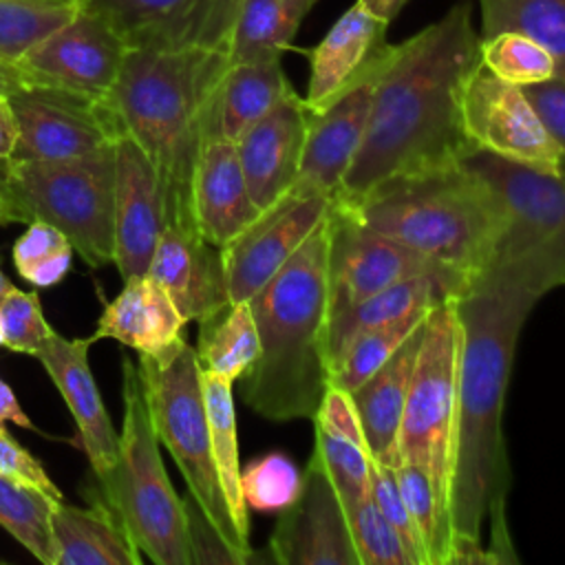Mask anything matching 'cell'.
I'll use <instances>...</instances> for the list:
<instances>
[{
  "label": "cell",
  "mask_w": 565,
  "mask_h": 565,
  "mask_svg": "<svg viewBox=\"0 0 565 565\" xmlns=\"http://www.w3.org/2000/svg\"><path fill=\"white\" fill-rule=\"evenodd\" d=\"M477 64L479 33L463 2L393 44L375 77L362 143L335 199L355 201L391 179L461 161L472 150L461 95Z\"/></svg>",
  "instance_id": "obj_1"
},
{
  "label": "cell",
  "mask_w": 565,
  "mask_h": 565,
  "mask_svg": "<svg viewBox=\"0 0 565 565\" xmlns=\"http://www.w3.org/2000/svg\"><path fill=\"white\" fill-rule=\"evenodd\" d=\"M455 302L459 362L450 479L452 539L483 543L486 530V547L497 563H519L505 519L512 475L501 419L516 342L539 300L516 289L477 285L455 296Z\"/></svg>",
  "instance_id": "obj_2"
},
{
  "label": "cell",
  "mask_w": 565,
  "mask_h": 565,
  "mask_svg": "<svg viewBox=\"0 0 565 565\" xmlns=\"http://www.w3.org/2000/svg\"><path fill=\"white\" fill-rule=\"evenodd\" d=\"M227 66L223 49H128L106 97L159 174L168 225L196 227L192 174L205 113Z\"/></svg>",
  "instance_id": "obj_3"
},
{
  "label": "cell",
  "mask_w": 565,
  "mask_h": 565,
  "mask_svg": "<svg viewBox=\"0 0 565 565\" xmlns=\"http://www.w3.org/2000/svg\"><path fill=\"white\" fill-rule=\"evenodd\" d=\"M324 223L252 298L260 353L243 380V402L265 419H313L331 382Z\"/></svg>",
  "instance_id": "obj_4"
},
{
  "label": "cell",
  "mask_w": 565,
  "mask_h": 565,
  "mask_svg": "<svg viewBox=\"0 0 565 565\" xmlns=\"http://www.w3.org/2000/svg\"><path fill=\"white\" fill-rule=\"evenodd\" d=\"M362 225L459 276L466 289L490 267L505 230L494 188L463 161L391 179L355 201H340Z\"/></svg>",
  "instance_id": "obj_5"
},
{
  "label": "cell",
  "mask_w": 565,
  "mask_h": 565,
  "mask_svg": "<svg viewBox=\"0 0 565 565\" xmlns=\"http://www.w3.org/2000/svg\"><path fill=\"white\" fill-rule=\"evenodd\" d=\"M461 161L494 188L508 214L490 267L470 287H508L534 300L563 287L565 172H541L479 148Z\"/></svg>",
  "instance_id": "obj_6"
},
{
  "label": "cell",
  "mask_w": 565,
  "mask_h": 565,
  "mask_svg": "<svg viewBox=\"0 0 565 565\" xmlns=\"http://www.w3.org/2000/svg\"><path fill=\"white\" fill-rule=\"evenodd\" d=\"M4 223L57 227L88 265L115 256V143L55 161L4 163Z\"/></svg>",
  "instance_id": "obj_7"
},
{
  "label": "cell",
  "mask_w": 565,
  "mask_h": 565,
  "mask_svg": "<svg viewBox=\"0 0 565 565\" xmlns=\"http://www.w3.org/2000/svg\"><path fill=\"white\" fill-rule=\"evenodd\" d=\"M121 371L124 426L117 463L99 492L119 512L137 547L152 563L192 565L185 505L166 475L139 366L124 358Z\"/></svg>",
  "instance_id": "obj_8"
},
{
  "label": "cell",
  "mask_w": 565,
  "mask_h": 565,
  "mask_svg": "<svg viewBox=\"0 0 565 565\" xmlns=\"http://www.w3.org/2000/svg\"><path fill=\"white\" fill-rule=\"evenodd\" d=\"M137 366L159 444H163L177 461L188 483V494L194 497L232 550L249 563V539L243 536L234 523L214 466L196 349L188 344L185 338H179L154 355L139 353Z\"/></svg>",
  "instance_id": "obj_9"
},
{
  "label": "cell",
  "mask_w": 565,
  "mask_h": 565,
  "mask_svg": "<svg viewBox=\"0 0 565 565\" xmlns=\"http://www.w3.org/2000/svg\"><path fill=\"white\" fill-rule=\"evenodd\" d=\"M459 362V318L455 296L437 302L422 331V342L411 377L399 435L397 457L419 466L450 519L455 399Z\"/></svg>",
  "instance_id": "obj_10"
},
{
  "label": "cell",
  "mask_w": 565,
  "mask_h": 565,
  "mask_svg": "<svg viewBox=\"0 0 565 565\" xmlns=\"http://www.w3.org/2000/svg\"><path fill=\"white\" fill-rule=\"evenodd\" d=\"M18 139L11 161L73 159L115 143L124 132L106 97L31 84L9 95Z\"/></svg>",
  "instance_id": "obj_11"
},
{
  "label": "cell",
  "mask_w": 565,
  "mask_h": 565,
  "mask_svg": "<svg viewBox=\"0 0 565 565\" xmlns=\"http://www.w3.org/2000/svg\"><path fill=\"white\" fill-rule=\"evenodd\" d=\"M327 230V318L415 276H441L466 291V282L459 276L362 225L335 201H331Z\"/></svg>",
  "instance_id": "obj_12"
},
{
  "label": "cell",
  "mask_w": 565,
  "mask_h": 565,
  "mask_svg": "<svg viewBox=\"0 0 565 565\" xmlns=\"http://www.w3.org/2000/svg\"><path fill=\"white\" fill-rule=\"evenodd\" d=\"M461 119L472 148L541 172H563V152L523 88L503 82L481 62L463 84Z\"/></svg>",
  "instance_id": "obj_13"
},
{
  "label": "cell",
  "mask_w": 565,
  "mask_h": 565,
  "mask_svg": "<svg viewBox=\"0 0 565 565\" xmlns=\"http://www.w3.org/2000/svg\"><path fill=\"white\" fill-rule=\"evenodd\" d=\"M331 201L329 196L291 188L221 247L230 300H249L263 289L324 223Z\"/></svg>",
  "instance_id": "obj_14"
},
{
  "label": "cell",
  "mask_w": 565,
  "mask_h": 565,
  "mask_svg": "<svg viewBox=\"0 0 565 565\" xmlns=\"http://www.w3.org/2000/svg\"><path fill=\"white\" fill-rule=\"evenodd\" d=\"M243 0H82L128 49L227 51Z\"/></svg>",
  "instance_id": "obj_15"
},
{
  "label": "cell",
  "mask_w": 565,
  "mask_h": 565,
  "mask_svg": "<svg viewBox=\"0 0 565 565\" xmlns=\"http://www.w3.org/2000/svg\"><path fill=\"white\" fill-rule=\"evenodd\" d=\"M269 552L280 565H360L344 503L316 452L296 499L278 512Z\"/></svg>",
  "instance_id": "obj_16"
},
{
  "label": "cell",
  "mask_w": 565,
  "mask_h": 565,
  "mask_svg": "<svg viewBox=\"0 0 565 565\" xmlns=\"http://www.w3.org/2000/svg\"><path fill=\"white\" fill-rule=\"evenodd\" d=\"M128 46L97 13L79 7L77 13L35 42L18 64L38 82L108 97Z\"/></svg>",
  "instance_id": "obj_17"
},
{
  "label": "cell",
  "mask_w": 565,
  "mask_h": 565,
  "mask_svg": "<svg viewBox=\"0 0 565 565\" xmlns=\"http://www.w3.org/2000/svg\"><path fill=\"white\" fill-rule=\"evenodd\" d=\"M168 225L166 196L148 154L121 132L115 139V256L121 280L146 274Z\"/></svg>",
  "instance_id": "obj_18"
},
{
  "label": "cell",
  "mask_w": 565,
  "mask_h": 565,
  "mask_svg": "<svg viewBox=\"0 0 565 565\" xmlns=\"http://www.w3.org/2000/svg\"><path fill=\"white\" fill-rule=\"evenodd\" d=\"M388 22L371 15L358 2L349 7L311 51V71L305 106L318 113L355 84L375 77L393 44L386 40Z\"/></svg>",
  "instance_id": "obj_19"
},
{
  "label": "cell",
  "mask_w": 565,
  "mask_h": 565,
  "mask_svg": "<svg viewBox=\"0 0 565 565\" xmlns=\"http://www.w3.org/2000/svg\"><path fill=\"white\" fill-rule=\"evenodd\" d=\"M93 342V335L68 340L55 331L33 358L40 360V364L62 393L77 424L79 441L90 461L93 475L97 483L104 486L117 463L119 435L110 424L108 411L102 402L88 364V349Z\"/></svg>",
  "instance_id": "obj_20"
},
{
  "label": "cell",
  "mask_w": 565,
  "mask_h": 565,
  "mask_svg": "<svg viewBox=\"0 0 565 565\" xmlns=\"http://www.w3.org/2000/svg\"><path fill=\"white\" fill-rule=\"evenodd\" d=\"M309 110L291 90L238 141V159L258 212L282 199L300 174Z\"/></svg>",
  "instance_id": "obj_21"
},
{
  "label": "cell",
  "mask_w": 565,
  "mask_h": 565,
  "mask_svg": "<svg viewBox=\"0 0 565 565\" xmlns=\"http://www.w3.org/2000/svg\"><path fill=\"white\" fill-rule=\"evenodd\" d=\"M375 77L355 84L327 108L309 113L300 174L291 188L329 199L338 196L369 124Z\"/></svg>",
  "instance_id": "obj_22"
},
{
  "label": "cell",
  "mask_w": 565,
  "mask_h": 565,
  "mask_svg": "<svg viewBox=\"0 0 565 565\" xmlns=\"http://www.w3.org/2000/svg\"><path fill=\"white\" fill-rule=\"evenodd\" d=\"M146 276L166 289L185 322H199L230 302L221 247L205 241L196 227L166 225Z\"/></svg>",
  "instance_id": "obj_23"
},
{
  "label": "cell",
  "mask_w": 565,
  "mask_h": 565,
  "mask_svg": "<svg viewBox=\"0 0 565 565\" xmlns=\"http://www.w3.org/2000/svg\"><path fill=\"white\" fill-rule=\"evenodd\" d=\"M192 214L201 236L216 247H225L260 214L249 196L236 143H201L192 174Z\"/></svg>",
  "instance_id": "obj_24"
},
{
  "label": "cell",
  "mask_w": 565,
  "mask_h": 565,
  "mask_svg": "<svg viewBox=\"0 0 565 565\" xmlns=\"http://www.w3.org/2000/svg\"><path fill=\"white\" fill-rule=\"evenodd\" d=\"M51 527L57 565H139L137 547L126 521L106 501L93 494L90 508H75L64 499L53 503Z\"/></svg>",
  "instance_id": "obj_25"
},
{
  "label": "cell",
  "mask_w": 565,
  "mask_h": 565,
  "mask_svg": "<svg viewBox=\"0 0 565 565\" xmlns=\"http://www.w3.org/2000/svg\"><path fill=\"white\" fill-rule=\"evenodd\" d=\"M183 327L185 318L166 289L141 274L126 278L117 298L104 307L93 340L110 338L139 353L154 355L183 338Z\"/></svg>",
  "instance_id": "obj_26"
},
{
  "label": "cell",
  "mask_w": 565,
  "mask_h": 565,
  "mask_svg": "<svg viewBox=\"0 0 565 565\" xmlns=\"http://www.w3.org/2000/svg\"><path fill=\"white\" fill-rule=\"evenodd\" d=\"M422 331L424 324L391 355L388 362H384L373 375H369L358 388L351 391L371 459L377 463L395 466L399 461V422L415 371Z\"/></svg>",
  "instance_id": "obj_27"
},
{
  "label": "cell",
  "mask_w": 565,
  "mask_h": 565,
  "mask_svg": "<svg viewBox=\"0 0 565 565\" xmlns=\"http://www.w3.org/2000/svg\"><path fill=\"white\" fill-rule=\"evenodd\" d=\"M294 86L278 62H238L223 73L203 124L205 139L236 143L258 119H263Z\"/></svg>",
  "instance_id": "obj_28"
},
{
  "label": "cell",
  "mask_w": 565,
  "mask_h": 565,
  "mask_svg": "<svg viewBox=\"0 0 565 565\" xmlns=\"http://www.w3.org/2000/svg\"><path fill=\"white\" fill-rule=\"evenodd\" d=\"M461 294L463 289L455 280H448L441 276H415V278L395 282L364 298L362 302L327 318L324 349H327L329 373H333L347 347L364 331L377 324H384L388 320L402 318L411 311L435 307L437 302L452 296H461Z\"/></svg>",
  "instance_id": "obj_29"
},
{
  "label": "cell",
  "mask_w": 565,
  "mask_h": 565,
  "mask_svg": "<svg viewBox=\"0 0 565 565\" xmlns=\"http://www.w3.org/2000/svg\"><path fill=\"white\" fill-rule=\"evenodd\" d=\"M316 0H243L227 44L230 64L278 62Z\"/></svg>",
  "instance_id": "obj_30"
},
{
  "label": "cell",
  "mask_w": 565,
  "mask_h": 565,
  "mask_svg": "<svg viewBox=\"0 0 565 565\" xmlns=\"http://www.w3.org/2000/svg\"><path fill=\"white\" fill-rule=\"evenodd\" d=\"M260 353V340L249 300H230L199 320L196 358L201 369L232 384L241 380Z\"/></svg>",
  "instance_id": "obj_31"
},
{
  "label": "cell",
  "mask_w": 565,
  "mask_h": 565,
  "mask_svg": "<svg viewBox=\"0 0 565 565\" xmlns=\"http://www.w3.org/2000/svg\"><path fill=\"white\" fill-rule=\"evenodd\" d=\"M201 380H203V397H205L212 455H214L218 481L236 527L241 530L243 536L249 539L247 505L241 492V463H238V437H236L232 382L205 369H201Z\"/></svg>",
  "instance_id": "obj_32"
},
{
  "label": "cell",
  "mask_w": 565,
  "mask_h": 565,
  "mask_svg": "<svg viewBox=\"0 0 565 565\" xmlns=\"http://www.w3.org/2000/svg\"><path fill=\"white\" fill-rule=\"evenodd\" d=\"M479 38L521 31L552 53L556 77L565 79V0H479Z\"/></svg>",
  "instance_id": "obj_33"
},
{
  "label": "cell",
  "mask_w": 565,
  "mask_h": 565,
  "mask_svg": "<svg viewBox=\"0 0 565 565\" xmlns=\"http://www.w3.org/2000/svg\"><path fill=\"white\" fill-rule=\"evenodd\" d=\"M49 494L0 475V527L44 565H57L51 527L53 503Z\"/></svg>",
  "instance_id": "obj_34"
},
{
  "label": "cell",
  "mask_w": 565,
  "mask_h": 565,
  "mask_svg": "<svg viewBox=\"0 0 565 565\" xmlns=\"http://www.w3.org/2000/svg\"><path fill=\"white\" fill-rule=\"evenodd\" d=\"M430 309L433 307L411 311L358 335L347 347L338 366L333 369L329 386H338L347 393L358 388L369 375H373L384 362H388L391 355L424 324Z\"/></svg>",
  "instance_id": "obj_35"
},
{
  "label": "cell",
  "mask_w": 565,
  "mask_h": 565,
  "mask_svg": "<svg viewBox=\"0 0 565 565\" xmlns=\"http://www.w3.org/2000/svg\"><path fill=\"white\" fill-rule=\"evenodd\" d=\"M79 7L82 0H0V60L18 62Z\"/></svg>",
  "instance_id": "obj_36"
},
{
  "label": "cell",
  "mask_w": 565,
  "mask_h": 565,
  "mask_svg": "<svg viewBox=\"0 0 565 565\" xmlns=\"http://www.w3.org/2000/svg\"><path fill=\"white\" fill-rule=\"evenodd\" d=\"M393 468L397 488L404 497V503L419 530V536L426 547L428 565H448L452 527L446 510L441 508L435 488L428 475L408 461H397Z\"/></svg>",
  "instance_id": "obj_37"
},
{
  "label": "cell",
  "mask_w": 565,
  "mask_h": 565,
  "mask_svg": "<svg viewBox=\"0 0 565 565\" xmlns=\"http://www.w3.org/2000/svg\"><path fill=\"white\" fill-rule=\"evenodd\" d=\"M479 62L514 86L541 84L556 77L552 53L521 31H499L479 38Z\"/></svg>",
  "instance_id": "obj_38"
},
{
  "label": "cell",
  "mask_w": 565,
  "mask_h": 565,
  "mask_svg": "<svg viewBox=\"0 0 565 565\" xmlns=\"http://www.w3.org/2000/svg\"><path fill=\"white\" fill-rule=\"evenodd\" d=\"M71 260V241L44 221H31L24 234L13 243V265L33 287L57 285L68 274Z\"/></svg>",
  "instance_id": "obj_39"
},
{
  "label": "cell",
  "mask_w": 565,
  "mask_h": 565,
  "mask_svg": "<svg viewBox=\"0 0 565 565\" xmlns=\"http://www.w3.org/2000/svg\"><path fill=\"white\" fill-rule=\"evenodd\" d=\"M331 475L344 505L371 492L373 459L364 439H351L316 426V450Z\"/></svg>",
  "instance_id": "obj_40"
},
{
  "label": "cell",
  "mask_w": 565,
  "mask_h": 565,
  "mask_svg": "<svg viewBox=\"0 0 565 565\" xmlns=\"http://www.w3.org/2000/svg\"><path fill=\"white\" fill-rule=\"evenodd\" d=\"M302 472L285 452H267L241 470V492L247 508L280 512L300 490Z\"/></svg>",
  "instance_id": "obj_41"
},
{
  "label": "cell",
  "mask_w": 565,
  "mask_h": 565,
  "mask_svg": "<svg viewBox=\"0 0 565 565\" xmlns=\"http://www.w3.org/2000/svg\"><path fill=\"white\" fill-rule=\"evenodd\" d=\"M360 565H413L402 539L375 505L371 492L344 505Z\"/></svg>",
  "instance_id": "obj_42"
},
{
  "label": "cell",
  "mask_w": 565,
  "mask_h": 565,
  "mask_svg": "<svg viewBox=\"0 0 565 565\" xmlns=\"http://www.w3.org/2000/svg\"><path fill=\"white\" fill-rule=\"evenodd\" d=\"M0 318L4 335L2 347L18 353L35 355L55 333V329L44 320L38 294L22 291L15 285H11L0 298Z\"/></svg>",
  "instance_id": "obj_43"
},
{
  "label": "cell",
  "mask_w": 565,
  "mask_h": 565,
  "mask_svg": "<svg viewBox=\"0 0 565 565\" xmlns=\"http://www.w3.org/2000/svg\"><path fill=\"white\" fill-rule=\"evenodd\" d=\"M371 497L375 501V505L380 508V512L384 514V519L391 523V527L397 532V536L402 539L413 565H428V556H426V547L424 541L419 536V530L404 503V497L397 488L393 468L386 463H377L373 461L371 468Z\"/></svg>",
  "instance_id": "obj_44"
},
{
  "label": "cell",
  "mask_w": 565,
  "mask_h": 565,
  "mask_svg": "<svg viewBox=\"0 0 565 565\" xmlns=\"http://www.w3.org/2000/svg\"><path fill=\"white\" fill-rule=\"evenodd\" d=\"M185 519H188V539L192 565L221 563V565H245V561L232 550V545L221 536V532L205 516L201 505L192 494H185Z\"/></svg>",
  "instance_id": "obj_45"
},
{
  "label": "cell",
  "mask_w": 565,
  "mask_h": 565,
  "mask_svg": "<svg viewBox=\"0 0 565 565\" xmlns=\"http://www.w3.org/2000/svg\"><path fill=\"white\" fill-rule=\"evenodd\" d=\"M0 475L15 479L20 483H26L51 499H62V490L53 483V479L46 475L42 463L22 446L15 441V437L4 428L0 422Z\"/></svg>",
  "instance_id": "obj_46"
},
{
  "label": "cell",
  "mask_w": 565,
  "mask_h": 565,
  "mask_svg": "<svg viewBox=\"0 0 565 565\" xmlns=\"http://www.w3.org/2000/svg\"><path fill=\"white\" fill-rule=\"evenodd\" d=\"M547 132L563 152V172H565V79L552 77L541 84L521 86Z\"/></svg>",
  "instance_id": "obj_47"
},
{
  "label": "cell",
  "mask_w": 565,
  "mask_h": 565,
  "mask_svg": "<svg viewBox=\"0 0 565 565\" xmlns=\"http://www.w3.org/2000/svg\"><path fill=\"white\" fill-rule=\"evenodd\" d=\"M15 139H18V126H15L13 108L9 104V97L0 95V166L11 161Z\"/></svg>",
  "instance_id": "obj_48"
},
{
  "label": "cell",
  "mask_w": 565,
  "mask_h": 565,
  "mask_svg": "<svg viewBox=\"0 0 565 565\" xmlns=\"http://www.w3.org/2000/svg\"><path fill=\"white\" fill-rule=\"evenodd\" d=\"M0 422L4 424V422H11V424H15V426H20V428H26V430H33L35 426L31 424V419L26 417V413L22 411V406H20V402H18V397H15V393H13V388L0 377Z\"/></svg>",
  "instance_id": "obj_49"
},
{
  "label": "cell",
  "mask_w": 565,
  "mask_h": 565,
  "mask_svg": "<svg viewBox=\"0 0 565 565\" xmlns=\"http://www.w3.org/2000/svg\"><path fill=\"white\" fill-rule=\"evenodd\" d=\"M31 84H38V82L18 62L0 60V95L9 97L15 90L31 86Z\"/></svg>",
  "instance_id": "obj_50"
},
{
  "label": "cell",
  "mask_w": 565,
  "mask_h": 565,
  "mask_svg": "<svg viewBox=\"0 0 565 565\" xmlns=\"http://www.w3.org/2000/svg\"><path fill=\"white\" fill-rule=\"evenodd\" d=\"M408 0H358V4L362 9H366L371 15L384 20V22H391L406 4Z\"/></svg>",
  "instance_id": "obj_51"
},
{
  "label": "cell",
  "mask_w": 565,
  "mask_h": 565,
  "mask_svg": "<svg viewBox=\"0 0 565 565\" xmlns=\"http://www.w3.org/2000/svg\"><path fill=\"white\" fill-rule=\"evenodd\" d=\"M2 183H4V163L0 166V225L4 223V190H2Z\"/></svg>",
  "instance_id": "obj_52"
},
{
  "label": "cell",
  "mask_w": 565,
  "mask_h": 565,
  "mask_svg": "<svg viewBox=\"0 0 565 565\" xmlns=\"http://www.w3.org/2000/svg\"><path fill=\"white\" fill-rule=\"evenodd\" d=\"M11 287V280L4 276V271L0 269V298L7 294V289Z\"/></svg>",
  "instance_id": "obj_53"
},
{
  "label": "cell",
  "mask_w": 565,
  "mask_h": 565,
  "mask_svg": "<svg viewBox=\"0 0 565 565\" xmlns=\"http://www.w3.org/2000/svg\"><path fill=\"white\" fill-rule=\"evenodd\" d=\"M4 342V335H2V318H0V344Z\"/></svg>",
  "instance_id": "obj_54"
}]
</instances>
